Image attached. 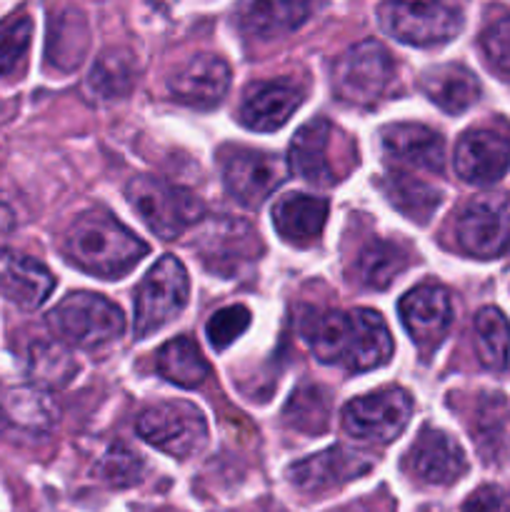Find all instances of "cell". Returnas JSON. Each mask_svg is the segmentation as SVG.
Masks as SVG:
<instances>
[{
	"mask_svg": "<svg viewBox=\"0 0 510 512\" xmlns=\"http://www.w3.org/2000/svg\"><path fill=\"white\" fill-rule=\"evenodd\" d=\"M463 512H510L503 493L493 485H483L465 500Z\"/></svg>",
	"mask_w": 510,
	"mask_h": 512,
	"instance_id": "38",
	"label": "cell"
},
{
	"mask_svg": "<svg viewBox=\"0 0 510 512\" xmlns=\"http://www.w3.org/2000/svg\"><path fill=\"white\" fill-rule=\"evenodd\" d=\"M143 475V460L133 453V450L115 445L103 460V478L115 488H130V485L140 483Z\"/></svg>",
	"mask_w": 510,
	"mask_h": 512,
	"instance_id": "36",
	"label": "cell"
},
{
	"mask_svg": "<svg viewBox=\"0 0 510 512\" xmlns=\"http://www.w3.org/2000/svg\"><path fill=\"white\" fill-rule=\"evenodd\" d=\"M10 228H13V215H10V210L5 205H0V233H5Z\"/></svg>",
	"mask_w": 510,
	"mask_h": 512,
	"instance_id": "39",
	"label": "cell"
},
{
	"mask_svg": "<svg viewBox=\"0 0 510 512\" xmlns=\"http://www.w3.org/2000/svg\"><path fill=\"white\" fill-rule=\"evenodd\" d=\"M378 15L393 38L418 48L445 43L463 30V10L450 3H385Z\"/></svg>",
	"mask_w": 510,
	"mask_h": 512,
	"instance_id": "9",
	"label": "cell"
},
{
	"mask_svg": "<svg viewBox=\"0 0 510 512\" xmlns=\"http://www.w3.org/2000/svg\"><path fill=\"white\" fill-rule=\"evenodd\" d=\"M308 3H248L238 8V25L250 38H280L310 15Z\"/></svg>",
	"mask_w": 510,
	"mask_h": 512,
	"instance_id": "25",
	"label": "cell"
},
{
	"mask_svg": "<svg viewBox=\"0 0 510 512\" xmlns=\"http://www.w3.org/2000/svg\"><path fill=\"white\" fill-rule=\"evenodd\" d=\"M248 328L250 310L245 308V305H228V308H220L218 313L210 315L208 325H205V333H208L210 345H213L215 350H225Z\"/></svg>",
	"mask_w": 510,
	"mask_h": 512,
	"instance_id": "35",
	"label": "cell"
},
{
	"mask_svg": "<svg viewBox=\"0 0 510 512\" xmlns=\"http://www.w3.org/2000/svg\"><path fill=\"white\" fill-rule=\"evenodd\" d=\"M88 50V28L78 10H65L50 23L48 55L60 70L78 68Z\"/></svg>",
	"mask_w": 510,
	"mask_h": 512,
	"instance_id": "31",
	"label": "cell"
},
{
	"mask_svg": "<svg viewBox=\"0 0 510 512\" xmlns=\"http://www.w3.org/2000/svg\"><path fill=\"white\" fill-rule=\"evenodd\" d=\"M230 88V68L223 58L210 53L195 55L193 60L175 70L168 80V90L178 103L188 108L208 110L223 100Z\"/></svg>",
	"mask_w": 510,
	"mask_h": 512,
	"instance_id": "18",
	"label": "cell"
},
{
	"mask_svg": "<svg viewBox=\"0 0 510 512\" xmlns=\"http://www.w3.org/2000/svg\"><path fill=\"white\" fill-rule=\"evenodd\" d=\"M133 58L123 50H108L98 58L88 75V88L98 98H120L133 88Z\"/></svg>",
	"mask_w": 510,
	"mask_h": 512,
	"instance_id": "33",
	"label": "cell"
},
{
	"mask_svg": "<svg viewBox=\"0 0 510 512\" xmlns=\"http://www.w3.org/2000/svg\"><path fill=\"white\" fill-rule=\"evenodd\" d=\"M300 100H303V90L293 80H258L245 90L238 118L248 130L270 133L288 123L290 115L298 110Z\"/></svg>",
	"mask_w": 510,
	"mask_h": 512,
	"instance_id": "17",
	"label": "cell"
},
{
	"mask_svg": "<svg viewBox=\"0 0 510 512\" xmlns=\"http://www.w3.org/2000/svg\"><path fill=\"white\" fill-rule=\"evenodd\" d=\"M385 160L395 168L405 170H428L440 173L443 170L445 145L435 130L418 123H395L380 133Z\"/></svg>",
	"mask_w": 510,
	"mask_h": 512,
	"instance_id": "19",
	"label": "cell"
},
{
	"mask_svg": "<svg viewBox=\"0 0 510 512\" xmlns=\"http://www.w3.org/2000/svg\"><path fill=\"white\" fill-rule=\"evenodd\" d=\"M380 190H383L385 198L390 200L393 208H398L405 218H410L413 223L425 225L430 220V215L438 210L440 205V190H435L433 185H428L425 180L413 178L408 173H388L378 180Z\"/></svg>",
	"mask_w": 510,
	"mask_h": 512,
	"instance_id": "27",
	"label": "cell"
},
{
	"mask_svg": "<svg viewBox=\"0 0 510 512\" xmlns=\"http://www.w3.org/2000/svg\"><path fill=\"white\" fill-rule=\"evenodd\" d=\"M375 460L368 453L335 445V448L323 450L318 455L300 460L288 470L290 483L303 493H323V490L338 488V485L350 483L360 475L370 473Z\"/></svg>",
	"mask_w": 510,
	"mask_h": 512,
	"instance_id": "16",
	"label": "cell"
},
{
	"mask_svg": "<svg viewBox=\"0 0 510 512\" xmlns=\"http://www.w3.org/2000/svg\"><path fill=\"white\" fill-rule=\"evenodd\" d=\"M63 253L75 268L95 278L128 275L148 255V245L105 210H85L68 228Z\"/></svg>",
	"mask_w": 510,
	"mask_h": 512,
	"instance_id": "2",
	"label": "cell"
},
{
	"mask_svg": "<svg viewBox=\"0 0 510 512\" xmlns=\"http://www.w3.org/2000/svg\"><path fill=\"white\" fill-rule=\"evenodd\" d=\"M328 210V200L308 193H290L273 205V225L280 238L305 248L320 238Z\"/></svg>",
	"mask_w": 510,
	"mask_h": 512,
	"instance_id": "23",
	"label": "cell"
},
{
	"mask_svg": "<svg viewBox=\"0 0 510 512\" xmlns=\"http://www.w3.org/2000/svg\"><path fill=\"white\" fill-rule=\"evenodd\" d=\"M55 290V278L40 260L0 248V295L20 310H38Z\"/></svg>",
	"mask_w": 510,
	"mask_h": 512,
	"instance_id": "22",
	"label": "cell"
},
{
	"mask_svg": "<svg viewBox=\"0 0 510 512\" xmlns=\"http://www.w3.org/2000/svg\"><path fill=\"white\" fill-rule=\"evenodd\" d=\"M200 263L220 278H235L263 253L258 233L243 220L215 218L200 228L193 243Z\"/></svg>",
	"mask_w": 510,
	"mask_h": 512,
	"instance_id": "8",
	"label": "cell"
},
{
	"mask_svg": "<svg viewBox=\"0 0 510 512\" xmlns=\"http://www.w3.org/2000/svg\"><path fill=\"white\" fill-rule=\"evenodd\" d=\"M413 415V398L403 388H385L360 395L343 408V428L350 438L365 443H390Z\"/></svg>",
	"mask_w": 510,
	"mask_h": 512,
	"instance_id": "10",
	"label": "cell"
},
{
	"mask_svg": "<svg viewBox=\"0 0 510 512\" xmlns=\"http://www.w3.org/2000/svg\"><path fill=\"white\" fill-rule=\"evenodd\" d=\"M335 512H365V510H360V508H343V510H335Z\"/></svg>",
	"mask_w": 510,
	"mask_h": 512,
	"instance_id": "40",
	"label": "cell"
},
{
	"mask_svg": "<svg viewBox=\"0 0 510 512\" xmlns=\"http://www.w3.org/2000/svg\"><path fill=\"white\" fill-rule=\"evenodd\" d=\"M155 370L160 378L178 388H198L210 375V365L200 353V345L188 335H178L155 355Z\"/></svg>",
	"mask_w": 510,
	"mask_h": 512,
	"instance_id": "26",
	"label": "cell"
},
{
	"mask_svg": "<svg viewBox=\"0 0 510 512\" xmlns=\"http://www.w3.org/2000/svg\"><path fill=\"white\" fill-rule=\"evenodd\" d=\"M483 50L495 68L510 73V15L485 30Z\"/></svg>",
	"mask_w": 510,
	"mask_h": 512,
	"instance_id": "37",
	"label": "cell"
},
{
	"mask_svg": "<svg viewBox=\"0 0 510 512\" xmlns=\"http://www.w3.org/2000/svg\"><path fill=\"white\" fill-rule=\"evenodd\" d=\"M455 240L473 258H495L510 245V198L480 195L460 210L455 220Z\"/></svg>",
	"mask_w": 510,
	"mask_h": 512,
	"instance_id": "11",
	"label": "cell"
},
{
	"mask_svg": "<svg viewBox=\"0 0 510 512\" xmlns=\"http://www.w3.org/2000/svg\"><path fill=\"white\" fill-rule=\"evenodd\" d=\"M75 370H78V365H75L73 355L58 340H40V343L30 345L28 375L38 388H63L70 383Z\"/></svg>",
	"mask_w": 510,
	"mask_h": 512,
	"instance_id": "30",
	"label": "cell"
},
{
	"mask_svg": "<svg viewBox=\"0 0 510 512\" xmlns=\"http://www.w3.org/2000/svg\"><path fill=\"white\" fill-rule=\"evenodd\" d=\"M285 420H288L290 428L300 430V433H325V428L330 423L328 393L320 388H313V385H305V388L295 390L288 408H285Z\"/></svg>",
	"mask_w": 510,
	"mask_h": 512,
	"instance_id": "32",
	"label": "cell"
},
{
	"mask_svg": "<svg viewBox=\"0 0 510 512\" xmlns=\"http://www.w3.org/2000/svg\"><path fill=\"white\" fill-rule=\"evenodd\" d=\"M335 128L325 118H315L305 123L303 128L295 133L293 143H290L288 153V168L295 175L305 180V183L330 185L338 183V170H335L333 158H330V145H333Z\"/></svg>",
	"mask_w": 510,
	"mask_h": 512,
	"instance_id": "21",
	"label": "cell"
},
{
	"mask_svg": "<svg viewBox=\"0 0 510 512\" xmlns=\"http://www.w3.org/2000/svg\"><path fill=\"white\" fill-rule=\"evenodd\" d=\"M288 165L273 153L253 148H233L223 158L225 190L245 208L263 205L283 185Z\"/></svg>",
	"mask_w": 510,
	"mask_h": 512,
	"instance_id": "12",
	"label": "cell"
},
{
	"mask_svg": "<svg viewBox=\"0 0 510 512\" xmlns=\"http://www.w3.org/2000/svg\"><path fill=\"white\" fill-rule=\"evenodd\" d=\"M320 363L350 373L380 368L393 358V338L383 315L368 308L315 313L300 328Z\"/></svg>",
	"mask_w": 510,
	"mask_h": 512,
	"instance_id": "1",
	"label": "cell"
},
{
	"mask_svg": "<svg viewBox=\"0 0 510 512\" xmlns=\"http://www.w3.org/2000/svg\"><path fill=\"white\" fill-rule=\"evenodd\" d=\"M408 468L418 480L430 485H450L468 473L463 448L448 433L425 428L408 453Z\"/></svg>",
	"mask_w": 510,
	"mask_h": 512,
	"instance_id": "20",
	"label": "cell"
},
{
	"mask_svg": "<svg viewBox=\"0 0 510 512\" xmlns=\"http://www.w3.org/2000/svg\"><path fill=\"white\" fill-rule=\"evenodd\" d=\"M33 38V20L28 15H13L0 23V75L8 78L23 63Z\"/></svg>",
	"mask_w": 510,
	"mask_h": 512,
	"instance_id": "34",
	"label": "cell"
},
{
	"mask_svg": "<svg viewBox=\"0 0 510 512\" xmlns=\"http://www.w3.org/2000/svg\"><path fill=\"white\" fill-rule=\"evenodd\" d=\"M53 333L75 348H98L123 335L125 320L118 305L95 293H73L48 315Z\"/></svg>",
	"mask_w": 510,
	"mask_h": 512,
	"instance_id": "5",
	"label": "cell"
},
{
	"mask_svg": "<svg viewBox=\"0 0 510 512\" xmlns=\"http://www.w3.org/2000/svg\"><path fill=\"white\" fill-rule=\"evenodd\" d=\"M135 430L145 443L155 445L165 455L185 460L198 455L208 443V423L195 405L185 400H165L150 405L135 420Z\"/></svg>",
	"mask_w": 510,
	"mask_h": 512,
	"instance_id": "7",
	"label": "cell"
},
{
	"mask_svg": "<svg viewBox=\"0 0 510 512\" xmlns=\"http://www.w3.org/2000/svg\"><path fill=\"white\" fill-rule=\"evenodd\" d=\"M410 263L408 250L393 240H370L355 260V278L370 290H385Z\"/></svg>",
	"mask_w": 510,
	"mask_h": 512,
	"instance_id": "28",
	"label": "cell"
},
{
	"mask_svg": "<svg viewBox=\"0 0 510 512\" xmlns=\"http://www.w3.org/2000/svg\"><path fill=\"white\" fill-rule=\"evenodd\" d=\"M420 88L440 110L450 115L465 113L480 98L478 78L463 65H440L428 70L420 78Z\"/></svg>",
	"mask_w": 510,
	"mask_h": 512,
	"instance_id": "24",
	"label": "cell"
},
{
	"mask_svg": "<svg viewBox=\"0 0 510 512\" xmlns=\"http://www.w3.org/2000/svg\"><path fill=\"white\" fill-rule=\"evenodd\" d=\"M60 408L50 390L33 383L0 385V433L18 440H38L53 433Z\"/></svg>",
	"mask_w": 510,
	"mask_h": 512,
	"instance_id": "13",
	"label": "cell"
},
{
	"mask_svg": "<svg viewBox=\"0 0 510 512\" xmlns=\"http://www.w3.org/2000/svg\"><path fill=\"white\" fill-rule=\"evenodd\" d=\"M188 295L190 280L185 265L175 255H163L135 290V338H148L178 318L188 305Z\"/></svg>",
	"mask_w": 510,
	"mask_h": 512,
	"instance_id": "4",
	"label": "cell"
},
{
	"mask_svg": "<svg viewBox=\"0 0 510 512\" xmlns=\"http://www.w3.org/2000/svg\"><path fill=\"white\" fill-rule=\"evenodd\" d=\"M475 353L493 373H510V323L498 308L475 315Z\"/></svg>",
	"mask_w": 510,
	"mask_h": 512,
	"instance_id": "29",
	"label": "cell"
},
{
	"mask_svg": "<svg viewBox=\"0 0 510 512\" xmlns=\"http://www.w3.org/2000/svg\"><path fill=\"white\" fill-rule=\"evenodd\" d=\"M130 205L158 238L175 240L195 228L205 215V203L188 188L165 183L150 175H138L125 188Z\"/></svg>",
	"mask_w": 510,
	"mask_h": 512,
	"instance_id": "3",
	"label": "cell"
},
{
	"mask_svg": "<svg viewBox=\"0 0 510 512\" xmlns=\"http://www.w3.org/2000/svg\"><path fill=\"white\" fill-rule=\"evenodd\" d=\"M398 313L413 343L418 345L423 358H428L440 348L453 325V300L443 285L423 283L403 295Z\"/></svg>",
	"mask_w": 510,
	"mask_h": 512,
	"instance_id": "15",
	"label": "cell"
},
{
	"mask_svg": "<svg viewBox=\"0 0 510 512\" xmlns=\"http://www.w3.org/2000/svg\"><path fill=\"white\" fill-rule=\"evenodd\" d=\"M395 78V60L378 40L350 45L333 68V93L348 105H375Z\"/></svg>",
	"mask_w": 510,
	"mask_h": 512,
	"instance_id": "6",
	"label": "cell"
},
{
	"mask_svg": "<svg viewBox=\"0 0 510 512\" xmlns=\"http://www.w3.org/2000/svg\"><path fill=\"white\" fill-rule=\"evenodd\" d=\"M510 170V125L473 128L455 145V173L473 185L498 183Z\"/></svg>",
	"mask_w": 510,
	"mask_h": 512,
	"instance_id": "14",
	"label": "cell"
}]
</instances>
